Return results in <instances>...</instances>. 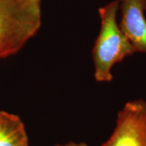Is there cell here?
<instances>
[{"label":"cell","instance_id":"5b68a950","mask_svg":"<svg viewBox=\"0 0 146 146\" xmlns=\"http://www.w3.org/2000/svg\"><path fill=\"white\" fill-rule=\"evenodd\" d=\"M0 146H29L21 118L3 110H0Z\"/></svg>","mask_w":146,"mask_h":146},{"label":"cell","instance_id":"277c9868","mask_svg":"<svg viewBox=\"0 0 146 146\" xmlns=\"http://www.w3.org/2000/svg\"><path fill=\"white\" fill-rule=\"evenodd\" d=\"M119 26L136 52L146 54V0H119Z\"/></svg>","mask_w":146,"mask_h":146},{"label":"cell","instance_id":"7a4b0ae2","mask_svg":"<svg viewBox=\"0 0 146 146\" xmlns=\"http://www.w3.org/2000/svg\"><path fill=\"white\" fill-rule=\"evenodd\" d=\"M42 21V0H0V58L19 52Z\"/></svg>","mask_w":146,"mask_h":146},{"label":"cell","instance_id":"6da1fadb","mask_svg":"<svg viewBox=\"0 0 146 146\" xmlns=\"http://www.w3.org/2000/svg\"><path fill=\"white\" fill-rule=\"evenodd\" d=\"M118 12L119 0H113L98 9L101 26L92 54L94 79L100 83L110 82L113 80V67L136 53L132 43L120 28Z\"/></svg>","mask_w":146,"mask_h":146},{"label":"cell","instance_id":"3957f363","mask_svg":"<svg viewBox=\"0 0 146 146\" xmlns=\"http://www.w3.org/2000/svg\"><path fill=\"white\" fill-rule=\"evenodd\" d=\"M101 146H146V101L126 102L108 140Z\"/></svg>","mask_w":146,"mask_h":146},{"label":"cell","instance_id":"8992f818","mask_svg":"<svg viewBox=\"0 0 146 146\" xmlns=\"http://www.w3.org/2000/svg\"><path fill=\"white\" fill-rule=\"evenodd\" d=\"M54 146H89L84 142H74V141H69L64 144H57Z\"/></svg>","mask_w":146,"mask_h":146}]
</instances>
